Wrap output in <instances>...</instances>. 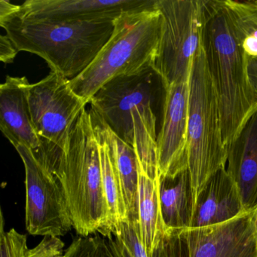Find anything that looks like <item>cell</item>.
I'll list each match as a JSON object with an SVG mask.
<instances>
[{
	"mask_svg": "<svg viewBox=\"0 0 257 257\" xmlns=\"http://www.w3.org/2000/svg\"><path fill=\"white\" fill-rule=\"evenodd\" d=\"M34 153L62 185L77 234L82 237L102 234L107 226L109 210L100 144L89 111L83 109L63 150L42 146Z\"/></svg>",
	"mask_w": 257,
	"mask_h": 257,
	"instance_id": "obj_1",
	"label": "cell"
},
{
	"mask_svg": "<svg viewBox=\"0 0 257 257\" xmlns=\"http://www.w3.org/2000/svg\"><path fill=\"white\" fill-rule=\"evenodd\" d=\"M201 43L219 102L224 144L228 147L257 111V97L248 76L247 57L223 1L204 0Z\"/></svg>",
	"mask_w": 257,
	"mask_h": 257,
	"instance_id": "obj_2",
	"label": "cell"
},
{
	"mask_svg": "<svg viewBox=\"0 0 257 257\" xmlns=\"http://www.w3.org/2000/svg\"><path fill=\"white\" fill-rule=\"evenodd\" d=\"M161 82L150 67L138 74L109 81L89 102L91 112L135 150L140 167L153 179L160 177L155 106Z\"/></svg>",
	"mask_w": 257,
	"mask_h": 257,
	"instance_id": "obj_3",
	"label": "cell"
},
{
	"mask_svg": "<svg viewBox=\"0 0 257 257\" xmlns=\"http://www.w3.org/2000/svg\"><path fill=\"white\" fill-rule=\"evenodd\" d=\"M16 8L0 18V25L18 50L38 55L51 71L70 80L94 61L115 27V19L57 22L22 19L15 14Z\"/></svg>",
	"mask_w": 257,
	"mask_h": 257,
	"instance_id": "obj_4",
	"label": "cell"
},
{
	"mask_svg": "<svg viewBox=\"0 0 257 257\" xmlns=\"http://www.w3.org/2000/svg\"><path fill=\"white\" fill-rule=\"evenodd\" d=\"M156 3L153 7L124 12L118 16L110 38L94 61L70 80L72 89L84 101L89 103L97 91L115 78L153 67L162 27Z\"/></svg>",
	"mask_w": 257,
	"mask_h": 257,
	"instance_id": "obj_5",
	"label": "cell"
},
{
	"mask_svg": "<svg viewBox=\"0 0 257 257\" xmlns=\"http://www.w3.org/2000/svg\"><path fill=\"white\" fill-rule=\"evenodd\" d=\"M188 163L195 200L207 180L227 164L219 102L202 43L189 77Z\"/></svg>",
	"mask_w": 257,
	"mask_h": 257,
	"instance_id": "obj_6",
	"label": "cell"
},
{
	"mask_svg": "<svg viewBox=\"0 0 257 257\" xmlns=\"http://www.w3.org/2000/svg\"><path fill=\"white\" fill-rule=\"evenodd\" d=\"M162 34L153 69L164 88L187 82L204 27V0H156Z\"/></svg>",
	"mask_w": 257,
	"mask_h": 257,
	"instance_id": "obj_7",
	"label": "cell"
},
{
	"mask_svg": "<svg viewBox=\"0 0 257 257\" xmlns=\"http://www.w3.org/2000/svg\"><path fill=\"white\" fill-rule=\"evenodd\" d=\"M26 173V228L32 235L61 237L73 228L62 185L25 146L16 147Z\"/></svg>",
	"mask_w": 257,
	"mask_h": 257,
	"instance_id": "obj_8",
	"label": "cell"
},
{
	"mask_svg": "<svg viewBox=\"0 0 257 257\" xmlns=\"http://www.w3.org/2000/svg\"><path fill=\"white\" fill-rule=\"evenodd\" d=\"M31 120L42 146L63 150L88 103L72 89L70 79L51 71L28 88Z\"/></svg>",
	"mask_w": 257,
	"mask_h": 257,
	"instance_id": "obj_9",
	"label": "cell"
},
{
	"mask_svg": "<svg viewBox=\"0 0 257 257\" xmlns=\"http://www.w3.org/2000/svg\"><path fill=\"white\" fill-rule=\"evenodd\" d=\"M255 211L222 223L183 230L187 257H257Z\"/></svg>",
	"mask_w": 257,
	"mask_h": 257,
	"instance_id": "obj_10",
	"label": "cell"
},
{
	"mask_svg": "<svg viewBox=\"0 0 257 257\" xmlns=\"http://www.w3.org/2000/svg\"><path fill=\"white\" fill-rule=\"evenodd\" d=\"M189 80L165 88L162 118L158 133V165L160 177L189 169L188 114Z\"/></svg>",
	"mask_w": 257,
	"mask_h": 257,
	"instance_id": "obj_11",
	"label": "cell"
},
{
	"mask_svg": "<svg viewBox=\"0 0 257 257\" xmlns=\"http://www.w3.org/2000/svg\"><path fill=\"white\" fill-rule=\"evenodd\" d=\"M156 0H28L17 5L22 19L49 22L116 19L124 12L153 7Z\"/></svg>",
	"mask_w": 257,
	"mask_h": 257,
	"instance_id": "obj_12",
	"label": "cell"
},
{
	"mask_svg": "<svg viewBox=\"0 0 257 257\" xmlns=\"http://www.w3.org/2000/svg\"><path fill=\"white\" fill-rule=\"evenodd\" d=\"M25 76H8L0 85V128L14 146H25L37 151L42 141L31 120L28 104V88Z\"/></svg>",
	"mask_w": 257,
	"mask_h": 257,
	"instance_id": "obj_13",
	"label": "cell"
},
{
	"mask_svg": "<svg viewBox=\"0 0 257 257\" xmlns=\"http://www.w3.org/2000/svg\"><path fill=\"white\" fill-rule=\"evenodd\" d=\"M246 212L235 183L222 168L204 185L195 200L190 228L222 223Z\"/></svg>",
	"mask_w": 257,
	"mask_h": 257,
	"instance_id": "obj_14",
	"label": "cell"
},
{
	"mask_svg": "<svg viewBox=\"0 0 257 257\" xmlns=\"http://www.w3.org/2000/svg\"><path fill=\"white\" fill-rule=\"evenodd\" d=\"M226 171L235 183L243 207H257V111L227 147Z\"/></svg>",
	"mask_w": 257,
	"mask_h": 257,
	"instance_id": "obj_15",
	"label": "cell"
},
{
	"mask_svg": "<svg viewBox=\"0 0 257 257\" xmlns=\"http://www.w3.org/2000/svg\"><path fill=\"white\" fill-rule=\"evenodd\" d=\"M94 132L99 141L109 149L124 194L127 220L138 222L139 162L135 150L118 138L94 112L89 111Z\"/></svg>",
	"mask_w": 257,
	"mask_h": 257,
	"instance_id": "obj_16",
	"label": "cell"
},
{
	"mask_svg": "<svg viewBox=\"0 0 257 257\" xmlns=\"http://www.w3.org/2000/svg\"><path fill=\"white\" fill-rule=\"evenodd\" d=\"M159 195L165 231L190 228L195 198L189 169L174 176L160 177Z\"/></svg>",
	"mask_w": 257,
	"mask_h": 257,
	"instance_id": "obj_17",
	"label": "cell"
},
{
	"mask_svg": "<svg viewBox=\"0 0 257 257\" xmlns=\"http://www.w3.org/2000/svg\"><path fill=\"white\" fill-rule=\"evenodd\" d=\"M159 178H152L139 165L138 222L141 242L149 257L165 232L161 210Z\"/></svg>",
	"mask_w": 257,
	"mask_h": 257,
	"instance_id": "obj_18",
	"label": "cell"
},
{
	"mask_svg": "<svg viewBox=\"0 0 257 257\" xmlns=\"http://www.w3.org/2000/svg\"><path fill=\"white\" fill-rule=\"evenodd\" d=\"M98 142L100 144L103 188L109 210L107 226L100 234L107 237L115 234L121 223L127 220V209L121 182L111 159L109 149L104 143L99 141Z\"/></svg>",
	"mask_w": 257,
	"mask_h": 257,
	"instance_id": "obj_19",
	"label": "cell"
},
{
	"mask_svg": "<svg viewBox=\"0 0 257 257\" xmlns=\"http://www.w3.org/2000/svg\"><path fill=\"white\" fill-rule=\"evenodd\" d=\"M223 2L245 55L257 58V9L252 1Z\"/></svg>",
	"mask_w": 257,
	"mask_h": 257,
	"instance_id": "obj_20",
	"label": "cell"
},
{
	"mask_svg": "<svg viewBox=\"0 0 257 257\" xmlns=\"http://www.w3.org/2000/svg\"><path fill=\"white\" fill-rule=\"evenodd\" d=\"M106 237L118 257H149L141 242L138 222L125 221L115 234Z\"/></svg>",
	"mask_w": 257,
	"mask_h": 257,
	"instance_id": "obj_21",
	"label": "cell"
},
{
	"mask_svg": "<svg viewBox=\"0 0 257 257\" xmlns=\"http://www.w3.org/2000/svg\"><path fill=\"white\" fill-rule=\"evenodd\" d=\"M64 257H118L107 237L99 233L75 238Z\"/></svg>",
	"mask_w": 257,
	"mask_h": 257,
	"instance_id": "obj_22",
	"label": "cell"
},
{
	"mask_svg": "<svg viewBox=\"0 0 257 257\" xmlns=\"http://www.w3.org/2000/svg\"><path fill=\"white\" fill-rule=\"evenodd\" d=\"M0 219V257H26L28 249L27 236L18 232L15 228L5 231L2 211Z\"/></svg>",
	"mask_w": 257,
	"mask_h": 257,
	"instance_id": "obj_23",
	"label": "cell"
},
{
	"mask_svg": "<svg viewBox=\"0 0 257 257\" xmlns=\"http://www.w3.org/2000/svg\"><path fill=\"white\" fill-rule=\"evenodd\" d=\"M150 257H187L183 230L165 231Z\"/></svg>",
	"mask_w": 257,
	"mask_h": 257,
	"instance_id": "obj_24",
	"label": "cell"
},
{
	"mask_svg": "<svg viewBox=\"0 0 257 257\" xmlns=\"http://www.w3.org/2000/svg\"><path fill=\"white\" fill-rule=\"evenodd\" d=\"M64 246L59 237L46 236L35 247L28 249L26 257H64Z\"/></svg>",
	"mask_w": 257,
	"mask_h": 257,
	"instance_id": "obj_25",
	"label": "cell"
},
{
	"mask_svg": "<svg viewBox=\"0 0 257 257\" xmlns=\"http://www.w3.org/2000/svg\"><path fill=\"white\" fill-rule=\"evenodd\" d=\"M19 51L8 36L0 37V61L4 64H11L14 61Z\"/></svg>",
	"mask_w": 257,
	"mask_h": 257,
	"instance_id": "obj_26",
	"label": "cell"
},
{
	"mask_svg": "<svg viewBox=\"0 0 257 257\" xmlns=\"http://www.w3.org/2000/svg\"><path fill=\"white\" fill-rule=\"evenodd\" d=\"M247 73L249 82L257 97V58H248Z\"/></svg>",
	"mask_w": 257,
	"mask_h": 257,
	"instance_id": "obj_27",
	"label": "cell"
},
{
	"mask_svg": "<svg viewBox=\"0 0 257 257\" xmlns=\"http://www.w3.org/2000/svg\"><path fill=\"white\" fill-rule=\"evenodd\" d=\"M255 227H256L257 229V207L255 208Z\"/></svg>",
	"mask_w": 257,
	"mask_h": 257,
	"instance_id": "obj_28",
	"label": "cell"
},
{
	"mask_svg": "<svg viewBox=\"0 0 257 257\" xmlns=\"http://www.w3.org/2000/svg\"><path fill=\"white\" fill-rule=\"evenodd\" d=\"M252 4H253L254 6H255V8L257 9V0L256 1H252Z\"/></svg>",
	"mask_w": 257,
	"mask_h": 257,
	"instance_id": "obj_29",
	"label": "cell"
}]
</instances>
